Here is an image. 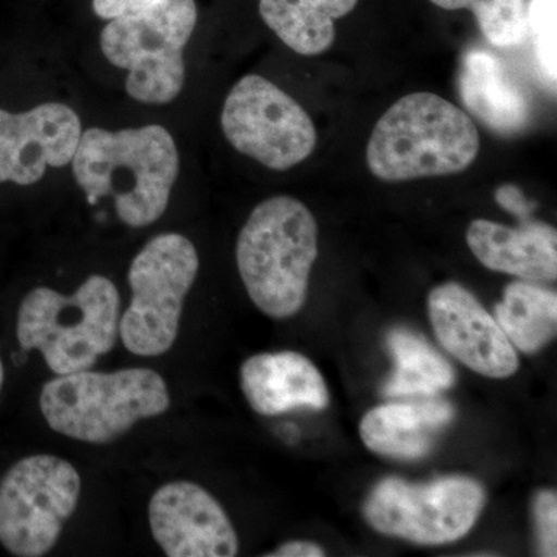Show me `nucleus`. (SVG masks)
<instances>
[{"instance_id":"1","label":"nucleus","mask_w":557,"mask_h":557,"mask_svg":"<svg viewBox=\"0 0 557 557\" xmlns=\"http://www.w3.org/2000/svg\"><path fill=\"white\" fill-rule=\"evenodd\" d=\"M73 178L87 200L112 197L116 215L131 228H145L164 214L178 178L175 139L160 124L81 135Z\"/></svg>"},{"instance_id":"2","label":"nucleus","mask_w":557,"mask_h":557,"mask_svg":"<svg viewBox=\"0 0 557 557\" xmlns=\"http://www.w3.org/2000/svg\"><path fill=\"white\" fill-rule=\"evenodd\" d=\"M479 150V131L468 113L438 95L417 91L381 116L366 160L376 178L399 183L463 172Z\"/></svg>"},{"instance_id":"3","label":"nucleus","mask_w":557,"mask_h":557,"mask_svg":"<svg viewBox=\"0 0 557 557\" xmlns=\"http://www.w3.org/2000/svg\"><path fill=\"white\" fill-rule=\"evenodd\" d=\"M317 258V220L295 197L260 201L237 239V269L249 299L274 319L302 309Z\"/></svg>"},{"instance_id":"4","label":"nucleus","mask_w":557,"mask_h":557,"mask_svg":"<svg viewBox=\"0 0 557 557\" xmlns=\"http://www.w3.org/2000/svg\"><path fill=\"white\" fill-rule=\"evenodd\" d=\"M120 293L109 277L94 274L72 296L38 287L17 311V341L39 350L57 375L90 369L115 347L120 335Z\"/></svg>"},{"instance_id":"5","label":"nucleus","mask_w":557,"mask_h":557,"mask_svg":"<svg viewBox=\"0 0 557 557\" xmlns=\"http://www.w3.org/2000/svg\"><path fill=\"white\" fill-rule=\"evenodd\" d=\"M39 406L58 434L106 445L123 437L138 421L168 412L171 395L156 370L102 373L87 369L49 381L40 392Z\"/></svg>"},{"instance_id":"6","label":"nucleus","mask_w":557,"mask_h":557,"mask_svg":"<svg viewBox=\"0 0 557 557\" xmlns=\"http://www.w3.org/2000/svg\"><path fill=\"white\" fill-rule=\"evenodd\" d=\"M196 0H163L129 16L109 21L100 35L102 54L127 72L124 89L132 100L163 106L185 87L183 51L196 30Z\"/></svg>"},{"instance_id":"7","label":"nucleus","mask_w":557,"mask_h":557,"mask_svg":"<svg viewBox=\"0 0 557 557\" xmlns=\"http://www.w3.org/2000/svg\"><path fill=\"white\" fill-rule=\"evenodd\" d=\"M199 269V252L178 233L159 234L139 249L127 274L131 306L120 318L121 341L131 354L160 357L171 350Z\"/></svg>"},{"instance_id":"8","label":"nucleus","mask_w":557,"mask_h":557,"mask_svg":"<svg viewBox=\"0 0 557 557\" xmlns=\"http://www.w3.org/2000/svg\"><path fill=\"white\" fill-rule=\"evenodd\" d=\"M485 504V487L465 475L429 483L387 478L366 498L362 515L384 536L445 545L467 536Z\"/></svg>"},{"instance_id":"9","label":"nucleus","mask_w":557,"mask_h":557,"mask_svg":"<svg viewBox=\"0 0 557 557\" xmlns=\"http://www.w3.org/2000/svg\"><path fill=\"white\" fill-rule=\"evenodd\" d=\"M81 478L49 454L22 458L0 480V545L17 557L53 549L78 507Z\"/></svg>"},{"instance_id":"10","label":"nucleus","mask_w":557,"mask_h":557,"mask_svg":"<svg viewBox=\"0 0 557 557\" xmlns=\"http://www.w3.org/2000/svg\"><path fill=\"white\" fill-rule=\"evenodd\" d=\"M220 123L237 152L269 170H292L317 148V127L309 113L263 76L247 75L234 84Z\"/></svg>"},{"instance_id":"11","label":"nucleus","mask_w":557,"mask_h":557,"mask_svg":"<svg viewBox=\"0 0 557 557\" xmlns=\"http://www.w3.org/2000/svg\"><path fill=\"white\" fill-rule=\"evenodd\" d=\"M81 135L78 113L62 102H44L21 113L0 109V183L32 186L50 168L69 166Z\"/></svg>"},{"instance_id":"12","label":"nucleus","mask_w":557,"mask_h":557,"mask_svg":"<svg viewBox=\"0 0 557 557\" xmlns=\"http://www.w3.org/2000/svg\"><path fill=\"white\" fill-rule=\"evenodd\" d=\"M428 311L440 346L461 364L487 379L518 372L515 346L469 289L456 282L438 285L429 293Z\"/></svg>"},{"instance_id":"13","label":"nucleus","mask_w":557,"mask_h":557,"mask_svg":"<svg viewBox=\"0 0 557 557\" xmlns=\"http://www.w3.org/2000/svg\"><path fill=\"white\" fill-rule=\"evenodd\" d=\"M152 536L170 557H233L239 537L218 498L197 483L161 486L149 502Z\"/></svg>"},{"instance_id":"14","label":"nucleus","mask_w":557,"mask_h":557,"mask_svg":"<svg viewBox=\"0 0 557 557\" xmlns=\"http://www.w3.org/2000/svg\"><path fill=\"white\" fill-rule=\"evenodd\" d=\"M518 228L491 220L471 222L468 247L487 270L547 284L557 277V233L536 219L519 220Z\"/></svg>"},{"instance_id":"15","label":"nucleus","mask_w":557,"mask_h":557,"mask_svg":"<svg viewBox=\"0 0 557 557\" xmlns=\"http://www.w3.org/2000/svg\"><path fill=\"white\" fill-rule=\"evenodd\" d=\"M240 387L260 416H281L300 408L324 410L330 405L324 376L298 351L248 358L240 368Z\"/></svg>"},{"instance_id":"16","label":"nucleus","mask_w":557,"mask_h":557,"mask_svg":"<svg viewBox=\"0 0 557 557\" xmlns=\"http://www.w3.org/2000/svg\"><path fill=\"white\" fill-rule=\"evenodd\" d=\"M456 410L448 401L388 403L369 410L359 424L366 448L395 460H420L432 453Z\"/></svg>"},{"instance_id":"17","label":"nucleus","mask_w":557,"mask_h":557,"mask_svg":"<svg viewBox=\"0 0 557 557\" xmlns=\"http://www.w3.org/2000/svg\"><path fill=\"white\" fill-rule=\"evenodd\" d=\"M458 83L465 108L487 129L500 135H515L530 123L531 102L525 90L509 76L496 54L483 50L468 51Z\"/></svg>"},{"instance_id":"18","label":"nucleus","mask_w":557,"mask_h":557,"mask_svg":"<svg viewBox=\"0 0 557 557\" xmlns=\"http://www.w3.org/2000/svg\"><path fill=\"white\" fill-rule=\"evenodd\" d=\"M358 0H260L267 27L285 46L304 57H317L333 46L335 22L347 16Z\"/></svg>"},{"instance_id":"19","label":"nucleus","mask_w":557,"mask_h":557,"mask_svg":"<svg viewBox=\"0 0 557 557\" xmlns=\"http://www.w3.org/2000/svg\"><path fill=\"white\" fill-rule=\"evenodd\" d=\"M387 346L395 369L384 383V397H434L456 384V370L448 359L418 333L401 327L392 330Z\"/></svg>"},{"instance_id":"20","label":"nucleus","mask_w":557,"mask_h":557,"mask_svg":"<svg viewBox=\"0 0 557 557\" xmlns=\"http://www.w3.org/2000/svg\"><path fill=\"white\" fill-rule=\"evenodd\" d=\"M494 318L512 346L523 354H536L557 333L556 292L534 282H511Z\"/></svg>"},{"instance_id":"21","label":"nucleus","mask_w":557,"mask_h":557,"mask_svg":"<svg viewBox=\"0 0 557 557\" xmlns=\"http://www.w3.org/2000/svg\"><path fill=\"white\" fill-rule=\"evenodd\" d=\"M443 10H471L480 30L496 47L518 46L527 38V0H431Z\"/></svg>"},{"instance_id":"22","label":"nucleus","mask_w":557,"mask_h":557,"mask_svg":"<svg viewBox=\"0 0 557 557\" xmlns=\"http://www.w3.org/2000/svg\"><path fill=\"white\" fill-rule=\"evenodd\" d=\"M556 9L557 0H531L527 9L528 33L545 76L556 83Z\"/></svg>"},{"instance_id":"23","label":"nucleus","mask_w":557,"mask_h":557,"mask_svg":"<svg viewBox=\"0 0 557 557\" xmlns=\"http://www.w3.org/2000/svg\"><path fill=\"white\" fill-rule=\"evenodd\" d=\"M534 527H536L539 555H557V494L541 490L533 500Z\"/></svg>"},{"instance_id":"24","label":"nucleus","mask_w":557,"mask_h":557,"mask_svg":"<svg viewBox=\"0 0 557 557\" xmlns=\"http://www.w3.org/2000/svg\"><path fill=\"white\" fill-rule=\"evenodd\" d=\"M163 0H91V9L100 20L112 21L159 5Z\"/></svg>"},{"instance_id":"25","label":"nucleus","mask_w":557,"mask_h":557,"mask_svg":"<svg viewBox=\"0 0 557 557\" xmlns=\"http://www.w3.org/2000/svg\"><path fill=\"white\" fill-rule=\"evenodd\" d=\"M496 201L498 207L511 212L519 220L533 218V211L536 209V203L528 201L522 190L515 185H502L496 190Z\"/></svg>"},{"instance_id":"26","label":"nucleus","mask_w":557,"mask_h":557,"mask_svg":"<svg viewBox=\"0 0 557 557\" xmlns=\"http://www.w3.org/2000/svg\"><path fill=\"white\" fill-rule=\"evenodd\" d=\"M325 549L309 541H292L270 553L269 557H322Z\"/></svg>"},{"instance_id":"27","label":"nucleus","mask_w":557,"mask_h":557,"mask_svg":"<svg viewBox=\"0 0 557 557\" xmlns=\"http://www.w3.org/2000/svg\"><path fill=\"white\" fill-rule=\"evenodd\" d=\"M3 375H5V372H3L2 359H0V391L3 386Z\"/></svg>"}]
</instances>
